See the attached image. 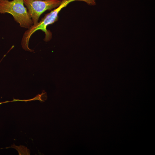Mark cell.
<instances>
[{
	"label": "cell",
	"mask_w": 155,
	"mask_h": 155,
	"mask_svg": "<svg viewBox=\"0 0 155 155\" xmlns=\"http://www.w3.org/2000/svg\"><path fill=\"white\" fill-rule=\"evenodd\" d=\"M61 9L60 7H58L46 14L41 20L36 24H33L24 33L22 40V46L25 50L33 51L28 47L29 42L32 35L38 30H40L45 34L44 40L46 42L49 41L52 37L51 32L47 29L49 25L57 21L58 18V14Z\"/></svg>",
	"instance_id": "cell-1"
},
{
	"label": "cell",
	"mask_w": 155,
	"mask_h": 155,
	"mask_svg": "<svg viewBox=\"0 0 155 155\" xmlns=\"http://www.w3.org/2000/svg\"><path fill=\"white\" fill-rule=\"evenodd\" d=\"M9 13L21 27L28 29L33 24L24 0H9L0 2V13Z\"/></svg>",
	"instance_id": "cell-2"
},
{
	"label": "cell",
	"mask_w": 155,
	"mask_h": 155,
	"mask_svg": "<svg viewBox=\"0 0 155 155\" xmlns=\"http://www.w3.org/2000/svg\"><path fill=\"white\" fill-rule=\"evenodd\" d=\"M61 0H24V4L33 24L38 22L41 15L47 10L57 7Z\"/></svg>",
	"instance_id": "cell-3"
},
{
	"label": "cell",
	"mask_w": 155,
	"mask_h": 155,
	"mask_svg": "<svg viewBox=\"0 0 155 155\" xmlns=\"http://www.w3.org/2000/svg\"><path fill=\"white\" fill-rule=\"evenodd\" d=\"M22 101V100H19V99H13V100L11 101H6L3 102H0V105L5 103H7L9 102H16V101Z\"/></svg>",
	"instance_id": "cell-4"
},
{
	"label": "cell",
	"mask_w": 155,
	"mask_h": 155,
	"mask_svg": "<svg viewBox=\"0 0 155 155\" xmlns=\"http://www.w3.org/2000/svg\"><path fill=\"white\" fill-rule=\"evenodd\" d=\"M8 0H0V2H1V1H8Z\"/></svg>",
	"instance_id": "cell-5"
}]
</instances>
